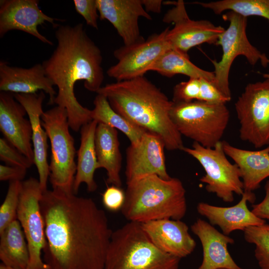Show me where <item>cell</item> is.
Listing matches in <instances>:
<instances>
[{"label":"cell","instance_id":"cell-17","mask_svg":"<svg viewBox=\"0 0 269 269\" xmlns=\"http://www.w3.org/2000/svg\"><path fill=\"white\" fill-rule=\"evenodd\" d=\"M24 108L13 94L0 93V130L4 138L34 162L32 147V129Z\"/></svg>","mask_w":269,"mask_h":269},{"label":"cell","instance_id":"cell-27","mask_svg":"<svg viewBox=\"0 0 269 269\" xmlns=\"http://www.w3.org/2000/svg\"><path fill=\"white\" fill-rule=\"evenodd\" d=\"M149 71H156L169 78L182 74L189 78L205 79L213 84L215 81L213 72L200 68L191 62L188 54L172 48L165 52L150 67Z\"/></svg>","mask_w":269,"mask_h":269},{"label":"cell","instance_id":"cell-40","mask_svg":"<svg viewBox=\"0 0 269 269\" xmlns=\"http://www.w3.org/2000/svg\"><path fill=\"white\" fill-rule=\"evenodd\" d=\"M0 269H12V268H11L10 267H7V266L3 265L2 264H1L0 265ZM26 269H29L27 268Z\"/></svg>","mask_w":269,"mask_h":269},{"label":"cell","instance_id":"cell-9","mask_svg":"<svg viewBox=\"0 0 269 269\" xmlns=\"http://www.w3.org/2000/svg\"><path fill=\"white\" fill-rule=\"evenodd\" d=\"M183 151L198 161L205 171L200 181L206 184L207 192L227 203L234 201V194L244 192L240 170L236 164L231 163L224 150L222 141L213 148L205 147L193 142L192 147H184Z\"/></svg>","mask_w":269,"mask_h":269},{"label":"cell","instance_id":"cell-7","mask_svg":"<svg viewBox=\"0 0 269 269\" xmlns=\"http://www.w3.org/2000/svg\"><path fill=\"white\" fill-rule=\"evenodd\" d=\"M41 120L50 141L49 178L52 189L73 193L76 172V149L74 139L69 132L67 111L55 106L44 112Z\"/></svg>","mask_w":269,"mask_h":269},{"label":"cell","instance_id":"cell-10","mask_svg":"<svg viewBox=\"0 0 269 269\" xmlns=\"http://www.w3.org/2000/svg\"><path fill=\"white\" fill-rule=\"evenodd\" d=\"M235 108L241 139L256 148L269 145V79L248 84Z\"/></svg>","mask_w":269,"mask_h":269},{"label":"cell","instance_id":"cell-24","mask_svg":"<svg viewBox=\"0 0 269 269\" xmlns=\"http://www.w3.org/2000/svg\"><path fill=\"white\" fill-rule=\"evenodd\" d=\"M95 150L98 168L107 171V182L120 187L122 155L117 130L98 124L95 137Z\"/></svg>","mask_w":269,"mask_h":269},{"label":"cell","instance_id":"cell-11","mask_svg":"<svg viewBox=\"0 0 269 269\" xmlns=\"http://www.w3.org/2000/svg\"><path fill=\"white\" fill-rule=\"evenodd\" d=\"M43 193L39 180L22 181L17 219L24 232L29 252V269H50L41 257L46 245L45 225L40 208Z\"/></svg>","mask_w":269,"mask_h":269},{"label":"cell","instance_id":"cell-14","mask_svg":"<svg viewBox=\"0 0 269 269\" xmlns=\"http://www.w3.org/2000/svg\"><path fill=\"white\" fill-rule=\"evenodd\" d=\"M164 148L162 139L148 132L143 134L137 143L131 144L126 150V183L150 175L170 179L166 168Z\"/></svg>","mask_w":269,"mask_h":269},{"label":"cell","instance_id":"cell-29","mask_svg":"<svg viewBox=\"0 0 269 269\" xmlns=\"http://www.w3.org/2000/svg\"><path fill=\"white\" fill-rule=\"evenodd\" d=\"M210 9L216 14L225 10L234 11L242 16H259L269 20V0H221L211 2H192Z\"/></svg>","mask_w":269,"mask_h":269},{"label":"cell","instance_id":"cell-39","mask_svg":"<svg viewBox=\"0 0 269 269\" xmlns=\"http://www.w3.org/2000/svg\"><path fill=\"white\" fill-rule=\"evenodd\" d=\"M145 10L148 12H152L159 13L161 11L162 4L161 0H141Z\"/></svg>","mask_w":269,"mask_h":269},{"label":"cell","instance_id":"cell-22","mask_svg":"<svg viewBox=\"0 0 269 269\" xmlns=\"http://www.w3.org/2000/svg\"><path fill=\"white\" fill-rule=\"evenodd\" d=\"M191 230L199 239L203 249L202 262L197 269H243L228 250V245L234 243L233 238L201 219L196 220Z\"/></svg>","mask_w":269,"mask_h":269},{"label":"cell","instance_id":"cell-38","mask_svg":"<svg viewBox=\"0 0 269 269\" xmlns=\"http://www.w3.org/2000/svg\"><path fill=\"white\" fill-rule=\"evenodd\" d=\"M265 196L260 203L252 205V212L258 217L269 221V179L265 186Z\"/></svg>","mask_w":269,"mask_h":269},{"label":"cell","instance_id":"cell-34","mask_svg":"<svg viewBox=\"0 0 269 269\" xmlns=\"http://www.w3.org/2000/svg\"><path fill=\"white\" fill-rule=\"evenodd\" d=\"M125 197V192L121 187L112 185L103 193L102 200L106 209L111 212H117L122 209Z\"/></svg>","mask_w":269,"mask_h":269},{"label":"cell","instance_id":"cell-4","mask_svg":"<svg viewBox=\"0 0 269 269\" xmlns=\"http://www.w3.org/2000/svg\"><path fill=\"white\" fill-rule=\"evenodd\" d=\"M122 213L130 222L142 223L161 219L181 220L186 214V191L177 178L156 175L127 183Z\"/></svg>","mask_w":269,"mask_h":269},{"label":"cell","instance_id":"cell-20","mask_svg":"<svg viewBox=\"0 0 269 269\" xmlns=\"http://www.w3.org/2000/svg\"><path fill=\"white\" fill-rule=\"evenodd\" d=\"M242 196L241 200L233 206L219 207L200 202L197 204V210L209 220L210 224L218 226L223 234L227 236L236 230L244 231L250 226L266 223L265 220L256 216L247 206L248 202H255V194L244 191Z\"/></svg>","mask_w":269,"mask_h":269},{"label":"cell","instance_id":"cell-41","mask_svg":"<svg viewBox=\"0 0 269 269\" xmlns=\"http://www.w3.org/2000/svg\"><path fill=\"white\" fill-rule=\"evenodd\" d=\"M263 76L266 79H269V73L263 74Z\"/></svg>","mask_w":269,"mask_h":269},{"label":"cell","instance_id":"cell-30","mask_svg":"<svg viewBox=\"0 0 269 269\" xmlns=\"http://www.w3.org/2000/svg\"><path fill=\"white\" fill-rule=\"evenodd\" d=\"M246 242L255 246V257L261 269H269V224L265 223L247 228Z\"/></svg>","mask_w":269,"mask_h":269},{"label":"cell","instance_id":"cell-26","mask_svg":"<svg viewBox=\"0 0 269 269\" xmlns=\"http://www.w3.org/2000/svg\"><path fill=\"white\" fill-rule=\"evenodd\" d=\"M0 260L1 264L14 269H26L28 267V246L17 219L0 233Z\"/></svg>","mask_w":269,"mask_h":269},{"label":"cell","instance_id":"cell-33","mask_svg":"<svg viewBox=\"0 0 269 269\" xmlns=\"http://www.w3.org/2000/svg\"><path fill=\"white\" fill-rule=\"evenodd\" d=\"M200 79L189 78L173 88L172 101L174 103L190 102L198 100L200 94Z\"/></svg>","mask_w":269,"mask_h":269},{"label":"cell","instance_id":"cell-12","mask_svg":"<svg viewBox=\"0 0 269 269\" xmlns=\"http://www.w3.org/2000/svg\"><path fill=\"white\" fill-rule=\"evenodd\" d=\"M168 29L143 41L116 49L113 54L118 62L108 69L107 75L116 81L144 76L165 52L172 48L166 39Z\"/></svg>","mask_w":269,"mask_h":269},{"label":"cell","instance_id":"cell-8","mask_svg":"<svg viewBox=\"0 0 269 269\" xmlns=\"http://www.w3.org/2000/svg\"><path fill=\"white\" fill-rule=\"evenodd\" d=\"M222 18L228 21L229 25L220 35L216 44L222 48L221 59L219 61L211 60L214 67L213 85L223 95L231 100L229 75L236 58L240 55L244 56L253 66L260 60L264 67L269 64V59L249 41L246 33L247 17L229 11L222 15Z\"/></svg>","mask_w":269,"mask_h":269},{"label":"cell","instance_id":"cell-37","mask_svg":"<svg viewBox=\"0 0 269 269\" xmlns=\"http://www.w3.org/2000/svg\"><path fill=\"white\" fill-rule=\"evenodd\" d=\"M27 169L7 165H0V181H20L26 176Z\"/></svg>","mask_w":269,"mask_h":269},{"label":"cell","instance_id":"cell-21","mask_svg":"<svg viewBox=\"0 0 269 269\" xmlns=\"http://www.w3.org/2000/svg\"><path fill=\"white\" fill-rule=\"evenodd\" d=\"M15 99L25 109L31 125L34 164L39 175V181L43 192L47 190L49 175L47 160L48 135L42 127L41 116L44 112L42 103L45 98L43 91L39 94H13Z\"/></svg>","mask_w":269,"mask_h":269},{"label":"cell","instance_id":"cell-16","mask_svg":"<svg viewBox=\"0 0 269 269\" xmlns=\"http://www.w3.org/2000/svg\"><path fill=\"white\" fill-rule=\"evenodd\" d=\"M101 20L109 21L122 38L124 45L144 41L138 25L139 17L151 20L141 0H97Z\"/></svg>","mask_w":269,"mask_h":269},{"label":"cell","instance_id":"cell-36","mask_svg":"<svg viewBox=\"0 0 269 269\" xmlns=\"http://www.w3.org/2000/svg\"><path fill=\"white\" fill-rule=\"evenodd\" d=\"M200 87L199 101L210 104H224L231 100L225 97L211 82L203 78L200 79Z\"/></svg>","mask_w":269,"mask_h":269},{"label":"cell","instance_id":"cell-19","mask_svg":"<svg viewBox=\"0 0 269 269\" xmlns=\"http://www.w3.org/2000/svg\"><path fill=\"white\" fill-rule=\"evenodd\" d=\"M52 81L46 75L42 64L29 68L11 66L0 62V90L12 94H33L41 90L48 94V104H54L56 92Z\"/></svg>","mask_w":269,"mask_h":269},{"label":"cell","instance_id":"cell-5","mask_svg":"<svg viewBox=\"0 0 269 269\" xmlns=\"http://www.w3.org/2000/svg\"><path fill=\"white\" fill-rule=\"evenodd\" d=\"M180 260L158 249L141 223L129 221L113 232L105 269H179Z\"/></svg>","mask_w":269,"mask_h":269},{"label":"cell","instance_id":"cell-25","mask_svg":"<svg viewBox=\"0 0 269 269\" xmlns=\"http://www.w3.org/2000/svg\"><path fill=\"white\" fill-rule=\"evenodd\" d=\"M98 123L92 120L80 129V144L77 151L76 172L73 185V193L77 195L82 183H85L89 192H94L98 186L94 174L98 169L95 150V137Z\"/></svg>","mask_w":269,"mask_h":269},{"label":"cell","instance_id":"cell-18","mask_svg":"<svg viewBox=\"0 0 269 269\" xmlns=\"http://www.w3.org/2000/svg\"><path fill=\"white\" fill-rule=\"evenodd\" d=\"M152 242L163 252L181 259L190 255L196 243L181 220L161 219L141 223Z\"/></svg>","mask_w":269,"mask_h":269},{"label":"cell","instance_id":"cell-32","mask_svg":"<svg viewBox=\"0 0 269 269\" xmlns=\"http://www.w3.org/2000/svg\"><path fill=\"white\" fill-rule=\"evenodd\" d=\"M0 159L6 165L27 169L34 162L8 142L4 138H0Z\"/></svg>","mask_w":269,"mask_h":269},{"label":"cell","instance_id":"cell-42","mask_svg":"<svg viewBox=\"0 0 269 269\" xmlns=\"http://www.w3.org/2000/svg\"></svg>","mask_w":269,"mask_h":269},{"label":"cell","instance_id":"cell-31","mask_svg":"<svg viewBox=\"0 0 269 269\" xmlns=\"http://www.w3.org/2000/svg\"><path fill=\"white\" fill-rule=\"evenodd\" d=\"M22 182L9 181L5 197L0 207V233L17 219V211Z\"/></svg>","mask_w":269,"mask_h":269},{"label":"cell","instance_id":"cell-6","mask_svg":"<svg viewBox=\"0 0 269 269\" xmlns=\"http://www.w3.org/2000/svg\"><path fill=\"white\" fill-rule=\"evenodd\" d=\"M170 117L181 135L205 147L213 148L221 141L229 123L230 113L224 104L195 100L173 102Z\"/></svg>","mask_w":269,"mask_h":269},{"label":"cell","instance_id":"cell-28","mask_svg":"<svg viewBox=\"0 0 269 269\" xmlns=\"http://www.w3.org/2000/svg\"><path fill=\"white\" fill-rule=\"evenodd\" d=\"M93 103L94 108L91 114L92 120L123 132L132 144H135L140 141L146 132L115 112L105 96L97 94Z\"/></svg>","mask_w":269,"mask_h":269},{"label":"cell","instance_id":"cell-3","mask_svg":"<svg viewBox=\"0 0 269 269\" xmlns=\"http://www.w3.org/2000/svg\"><path fill=\"white\" fill-rule=\"evenodd\" d=\"M97 93L131 123L159 136L165 149L182 150V135L170 117L172 101L144 76L108 84Z\"/></svg>","mask_w":269,"mask_h":269},{"label":"cell","instance_id":"cell-13","mask_svg":"<svg viewBox=\"0 0 269 269\" xmlns=\"http://www.w3.org/2000/svg\"><path fill=\"white\" fill-rule=\"evenodd\" d=\"M168 3L174 6L167 11L162 20L174 24L173 28L168 29L166 35L172 49L188 54L191 48L203 43L216 45L220 35L225 29L223 27L215 25L206 20L191 19L182 0Z\"/></svg>","mask_w":269,"mask_h":269},{"label":"cell","instance_id":"cell-35","mask_svg":"<svg viewBox=\"0 0 269 269\" xmlns=\"http://www.w3.org/2000/svg\"><path fill=\"white\" fill-rule=\"evenodd\" d=\"M73 3L76 11L84 18L86 23L98 29L99 16L97 0H74Z\"/></svg>","mask_w":269,"mask_h":269},{"label":"cell","instance_id":"cell-1","mask_svg":"<svg viewBox=\"0 0 269 269\" xmlns=\"http://www.w3.org/2000/svg\"><path fill=\"white\" fill-rule=\"evenodd\" d=\"M43 261L50 269H105L113 231L91 198L52 189L43 192Z\"/></svg>","mask_w":269,"mask_h":269},{"label":"cell","instance_id":"cell-2","mask_svg":"<svg viewBox=\"0 0 269 269\" xmlns=\"http://www.w3.org/2000/svg\"><path fill=\"white\" fill-rule=\"evenodd\" d=\"M55 35L57 46L42 64L46 75L58 88L54 104L66 109L70 128L78 132L92 119L91 110L77 100L74 87L81 80L91 92L97 93L102 87V52L86 33L83 23L59 26Z\"/></svg>","mask_w":269,"mask_h":269},{"label":"cell","instance_id":"cell-15","mask_svg":"<svg viewBox=\"0 0 269 269\" xmlns=\"http://www.w3.org/2000/svg\"><path fill=\"white\" fill-rule=\"evenodd\" d=\"M58 19L45 14L37 0H1L0 1V37L11 30L25 32L42 42L53 43L41 34L38 26L45 21L55 25Z\"/></svg>","mask_w":269,"mask_h":269},{"label":"cell","instance_id":"cell-23","mask_svg":"<svg viewBox=\"0 0 269 269\" xmlns=\"http://www.w3.org/2000/svg\"><path fill=\"white\" fill-rule=\"evenodd\" d=\"M225 154L239 167L245 192H253L269 177V145L259 150L238 148L222 141Z\"/></svg>","mask_w":269,"mask_h":269}]
</instances>
